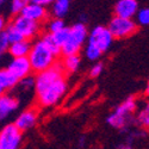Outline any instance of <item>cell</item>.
Masks as SVG:
<instances>
[{"label": "cell", "instance_id": "1", "mask_svg": "<svg viewBox=\"0 0 149 149\" xmlns=\"http://www.w3.org/2000/svg\"><path fill=\"white\" fill-rule=\"evenodd\" d=\"M65 75L66 73L60 63L37 73L33 90L40 106L45 109L54 107L63 100L68 92V82Z\"/></svg>", "mask_w": 149, "mask_h": 149}, {"label": "cell", "instance_id": "2", "mask_svg": "<svg viewBox=\"0 0 149 149\" xmlns=\"http://www.w3.org/2000/svg\"><path fill=\"white\" fill-rule=\"evenodd\" d=\"M57 56L58 55L55 54L42 38H40L31 45L28 58L30 61L32 70L36 73H41L53 67L56 63Z\"/></svg>", "mask_w": 149, "mask_h": 149}, {"label": "cell", "instance_id": "3", "mask_svg": "<svg viewBox=\"0 0 149 149\" xmlns=\"http://www.w3.org/2000/svg\"><path fill=\"white\" fill-rule=\"evenodd\" d=\"M88 38V30L84 23H77L68 28V35L65 43L61 47L62 55L79 54Z\"/></svg>", "mask_w": 149, "mask_h": 149}, {"label": "cell", "instance_id": "4", "mask_svg": "<svg viewBox=\"0 0 149 149\" xmlns=\"http://www.w3.org/2000/svg\"><path fill=\"white\" fill-rule=\"evenodd\" d=\"M136 109H137L136 98L129 97L107 116L106 123L115 129L124 130V128H127L128 124L131 122V116L136 111Z\"/></svg>", "mask_w": 149, "mask_h": 149}, {"label": "cell", "instance_id": "5", "mask_svg": "<svg viewBox=\"0 0 149 149\" xmlns=\"http://www.w3.org/2000/svg\"><path fill=\"white\" fill-rule=\"evenodd\" d=\"M137 24L134 19L129 18H122L115 16L110 20L107 29L113 36L115 40H124L128 37L132 36L136 31H137Z\"/></svg>", "mask_w": 149, "mask_h": 149}, {"label": "cell", "instance_id": "6", "mask_svg": "<svg viewBox=\"0 0 149 149\" xmlns=\"http://www.w3.org/2000/svg\"><path fill=\"white\" fill-rule=\"evenodd\" d=\"M23 144V132L8 123L0 129V149H20Z\"/></svg>", "mask_w": 149, "mask_h": 149}, {"label": "cell", "instance_id": "7", "mask_svg": "<svg viewBox=\"0 0 149 149\" xmlns=\"http://www.w3.org/2000/svg\"><path fill=\"white\" fill-rule=\"evenodd\" d=\"M115 38L113 36L111 35V32L109 31L107 26H102L98 25L95 28H93L91 30V32H88V38H87V43L93 45L94 48H97L100 53H106L112 45Z\"/></svg>", "mask_w": 149, "mask_h": 149}, {"label": "cell", "instance_id": "8", "mask_svg": "<svg viewBox=\"0 0 149 149\" xmlns=\"http://www.w3.org/2000/svg\"><path fill=\"white\" fill-rule=\"evenodd\" d=\"M11 24L13 25L23 36L24 40H31L33 37H36L41 31V24L32 22L25 17H23L22 15H18L13 18V20L11 22Z\"/></svg>", "mask_w": 149, "mask_h": 149}, {"label": "cell", "instance_id": "9", "mask_svg": "<svg viewBox=\"0 0 149 149\" xmlns=\"http://www.w3.org/2000/svg\"><path fill=\"white\" fill-rule=\"evenodd\" d=\"M6 69L18 82L22 81L23 79L30 77V74L32 72L30 61L28 57H12Z\"/></svg>", "mask_w": 149, "mask_h": 149}, {"label": "cell", "instance_id": "10", "mask_svg": "<svg viewBox=\"0 0 149 149\" xmlns=\"http://www.w3.org/2000/svg\"><path fill=\"white\" fill-rule=\"evenodd\" d=\"M38 122V111L35 107L25 109L16 117L13 124L22 131H29L31 130Z\"/></svg>", "mask_w": 149, "mask_h": 149}, {"label": "cell", "instance_id": "11", "mask_svg": "<svg viewBox=\"0 0 149 149\" xmlns=\"http://www.w3.org/2000/svg\"><path fill=\"white\" fill-rule=\"evenodd\" d=\"M19 107V99L11 94L0 97V124L5 123Z\"/></svg>", "mask_w": 149, "mask_h": 149}, {"label": "cell", "instance_id": "12", "mask_svg": "<svg viewBox=\"0 0 149 149\" xmlns=\"http://www.w3.org/2000/svg\"><path fill=\"white\" fill-rule=\"evenodd\" d=\"M139 11L137 0H118L115 5V16L132 19Z\"/></svg>", "mask_w": 149, "mask_h": 149}, {"label": "cell", "instance_id": "13", "mask_svg": "<svg viewBox=\"0 0 149 149\" xmlns=\"http://www.w3.org/2000/svg\"><path fill=\"white\" fill-rule=\"evenodd\" d=\"M23 17H25L32 22H36V23H42L44 22L47 18H48V12H47V8L43 7V6H40V5H36V4H28L26 7L20 13Z\"/></svg>", "mask_w": 149, "mask_h": 149}, {"label": "cell", "instance_id": "14", "mask_svg": "<svg viewBox=\"0 0 149 149\" xmlns=\"http://www.w3.org/2000/svg\"><path fill=\"white\" fill-rule=\"evenodd\" d=\"M31 42L29 40H22L19 42L10 44L8 53L12 57H28L31 50Z\"/></svg>", "mask_w": 149, "mask_h": 149}, {"label": "cell", "instance_id": "15", "mask_svg": "<svg viewBox=\"0 0 149 149\" xmlns=\"http://www.w3.org/2000/svg\"><path fill=\"white\" fill-rule=\"evenodd\" d=\"M60 65L65 73H77L81 67V57L79 54L65 55Z\"/></svg>", "mask_w": 149, "mask_h": 149}, {"label": "cell", "instance_id": "16", "mask_svg": "<svg viewBox=\"0 0 149 149\" xmlns=\"http://www.w3.org/2000/svg\"><path fill=\"white\" fill-rule=\"evenodd\" d=\"M18 85V81L11 75L7 69H0V97L6 94L8 90H12Z\"/></svg>", "mask_w": 149, "mask_h": 149}, {"label": "cell", "instance_id": "17", "mask_svg": "<svg viewBox=\"0 0 149 149\" xmlns=\"http://www.w3.org/2000/svg\"><path fill=\"white\" fill-rule=\"evenodd\" d=\"M70 8V0H55L52 5V15L54 18L63 19L69 12Z\"/></svg>", "mask_w": 149, "mask_h": 149}, {"label": "cell", "instance_id": "18", "mask_svg": "<svg viewBox=\"0 0 149 149\" xmlns=\"http://www.w3.org/2000/svg\"><path fill=\"white\" fill-rule=\"evenodd\" d=\"M135 122L141 128L149 129V102H147L143 105V107L137 112L135 117Z\"/></svg>", "mask_w": 149, "mask_h": 149}, {"label": "cell", "instance_id": "19", "mask_svg": "<svg viewBox=\"0 0 149 149\" xmlns=\"http://www.w3.org/2000/svg\"><path fill=\"white\" fill-rule=\"evenodd\" d=\"M5 35H6V37H7V40H8V42H10V44H12V43H16V42H19V41H22V40H24L23 38V36L20 35V32L12 25V24L10 23L8 25L6 26V29H5Z\"/></svg>", "mask_w": 149, "mask_h": 149}, {"label": "cell", "instance_id": "20", "mask_svg": "<svg viewBox=\"0 0 149 149\" xmlns=\"http://www.w3.org/2000/svg\"><path fill=\"white\" fill-rule=\"evenodd\" d=\"M136 24L140 26H149V7L139 8L136 13Z\"/></svg>", "mask_w": 149, "mask_h": 149}, {"label": "cell", "instance_id": "21", "mask_svg": "<svg viewBox=\"0 0 149 149\" xmlns=\"http://www.w3.org/2000/svg\"><path fill=\"white\" fill-rule=\"evenodd\" d=\"M28 4H30V0H11V3H10L11 13L15 16L20 15L22 11L26 7Z\"/></svg>", "mask_w": 149, "mask_h": 149}, {"label": "cell", "instance_id": "22", "mask_svg": "<svg viewBox=\"0 0 149 149\" xmlns=\"http://www.w3.org/2000/svg\"><path fill=\"white\" fill-rule=\"evenodd\" d=\"M66 26V24L63 22V19H60V18H53L52 20H49L48 23V33H55V32H58L61 30H63Z\"/></svg>", "mask_w": 149, "mask_h": 149}, {"label": "cell", "instance_id": "23", "mask_svg": "<svg viewBox=\"0 0 149 149\" xmlns=\"http://www.w3.org/2000/svg\"><path fill=\"white\" fill-rule=\"evenodd\" d=\"M84 52H85L86 58H88L90 61H98L99 58L102 57V55H103V53H100L97 48H94L93 45H91V44H88V43L85 45Z\"/></svg>", "mask_w": 149, "mask_h": 149}, {"label": "cell", "instance_id": "24", "mask_svg": "<svg viewBox=\"0 0 149 149\" xmlns=\"http://www.w3.org/2000/svg\"><path fill=\"white\" fill-rule=\"evenodd\" d=\"M53 40L60 45V48L62 47V44L65 43L66 38H67V35H68V28H65L63 30H61L58 32H55V33H50Z\"/></svg>", "mask_w": 149, "mask_h": 149}, {"label": "cell", "instance_id": "25", "mask_svg": "<svg viewBox=\"0 0 149 149\" xmlns=\"http://www.w3.org/2000/svg\"><path fill=\"white\" fill-rule=\"evenodd\" d=\"M8 48H10V42L5 32L0 33V60L5 56L6 53H8Z\"/></svg>", "mask_w": 149, "mask_h": 149}, {"label": "cell", "instance_id": "26", "mask_svg": "<svg viewBox=\"0 0 149 149\" xmlns=\"http://www.w3.org/2000/svg\"><path fill=\"white\" fill-rule=\"evenodd\" d=\"M103 70H104V65L102 63V62H95V63L90 68L88 74H90L91 78L95 79V78H98L103 73Z\"/></svg>", "mask_w": 149, "mask_h": 149}, {"label": "cell", "instance_id": "27", "mask_svg": "<svg viewBox=\"0 0 149 149\" xmlns=\"http://www.w3.org/2000/svg\"><path fill=\"white\" fill-rule=\"evenodd\" d=\"M55 0H30V3L36 4V5H40L43 7H48V6H52L54 4Z\"/></svg>", "mask_w": 149, "mask_h": 149}, {"label": "cell", "instance_id": "28", "mask_svg": "<svg viewBox=\"0 0 149 149\" xmlns=\"http://www.w3.org/2000/svg\"><path fill=\"white\" fill-rule=\"evenodd\" d=\"M6 26H7V22H6L5 17H3L1 15H0V33H3L5 31Z\"/></svg>", "mask_w": 149, "mask_h": 149}, {"label": "cell", "instance_id": "29", "mask_svg": "<svg viewBox=\"0 0 149 149\" xmlns=\"http://www.w3.org/2000/svg\"><path fill=\"white\" fill-rule=\"evenodd\" d=\"M119 149H132V147L130 144H124V146H120Z\"/></svg>", "mask_w": 149, "mask_h": 149}, {"label": "cell", "instance_id": "30", "mask_svg": "<svg viewBox=\"0 0 149 149\" xmlns=\"http://www.w3.org/2000/svg\"><path fill=\"white\" fill-rule=\"evenodd\" d=\"M144 93H146V95H148V97H149V80H148V82H147V86H146Z\"/></svg>", "mask_w": 149, "mask_h": 149}, {"label": "cell", "instance_id": "31", "mask_svg": "<svg viewBox=\"0 0 149 149\" xmlns=\"http://www.w3.org/2000/svg\"><path fill=\"white\" fill-rule=\"evenodd\" d=\"M6 1V0H0V5H1V4H4Z\"/></svg>", "mask_w": 149, "mask_h": 149}]
</instances>
